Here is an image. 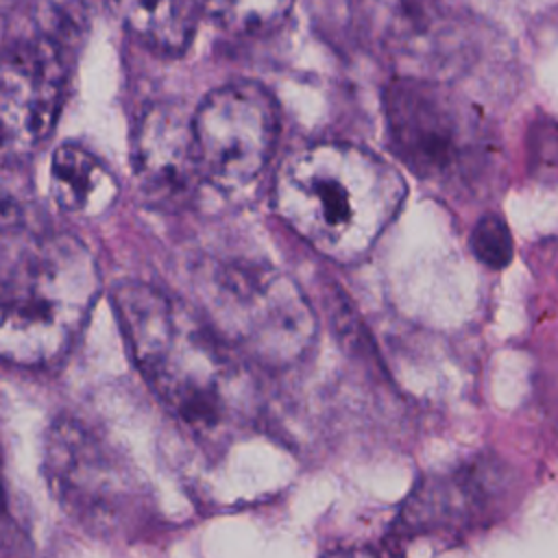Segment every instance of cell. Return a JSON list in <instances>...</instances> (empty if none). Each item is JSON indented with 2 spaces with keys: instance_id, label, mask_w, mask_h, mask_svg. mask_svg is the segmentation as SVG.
<instances>
[{
  "instance_id": "cell-1",
  "label": "cell",
  "mask_w": 558,
  "mask_h": 558,
  "mask_svg": "<svg viewBox=\"0 0 558 558\" xmlns=\"http://www.w3.org/2000/svg\"><path fill=\"white\" fill-rule=\"evenodd\" d=\"M113 307L140 375L179 423L216 438L244 421L246 375L201 314L142 281L118 286Z\"/></svg>"
},
{
  "instance_id": "cell-2",
  "label": "cell",
  "mask_w": 558,
  "mask_h": 558,
  "mask_svg": "<svg viewBox=\"0 0 558 558\" xmlns=\"http://www.w3.org/2000/svg\"><path fill=\"white\" fill-rule=\"evenodd\" d=\"M405 201V181L377 153L336 140L294 150L279 168L272 205L314 251L340 262L362 259Z\"/></svg>"
},
{
  "instance_id": "cell-3",
  "label": "cell",
  "mask_w": 558,
  "mask_h": 558,
  "mask_svg": "<svg viewBox=\"0 0 558 558\" xmlns=\"http://www.w3.org/2000/svg\"><path fill=\"white\" fill-rule=\"evenodd\" d=\"M100 294L89 246L72 233L31 242L0 279V360L48 366L83 331Z\"/></svg>"
},
{
  "instance_id": "cell-4",
  "label": "cell",
  "mask_w": 558,
  "mask_h": 558,
  "mask_svg": "<svg viewBox=\"0 0 558 558\" xmlns=\"http://www.w3.org/2000/svg\"><path fill=\"white\" fill-rule=\"evenodd\" d=\"M390 150L421 181L471 190L495 163V140L480 111L436 78L401 74L384 92Z\"/></svg>"
},
{
  "instance_id": "cell-5",
  "label": "cell",
  "mask_w": 558,
  "mask_h": 558,
  "mask_svg": "<svg viewBox=\"0 0 558 558\" xmlns=\"http://www.w3.org/2000/svg\"><path fill=\"white\" fill-rule=\"evenodd\" d=\"M207 310L214 331L262 366L301 362L316 338V316L301 288L266 264L218 266L207 286Z\"/></svg>"
},
{
  "instance_id": "cell-6",
  "label": "cell",
  "mask_w": 558,
  "mask_h": 558,
  "mask_svg": "<svg viewBox=\"0 0 558 558\" xmlns=\"http://www.w3.org/2000/svg\"><path fill=\"white\" fill-rule=\"evenodd\" d=\"M201 177L218 190H240L262 174L279 135L272 94L255 81L211 89L192 113Z\"/></svg>"
},
{
  "instance_id": "cell-7",
  "label": "cell",
  "mask_w": 558,
  "mask_h": 558,
  "mask_svg": "<svg viewBox=\"0 0 558 558\" xmlns=\"http://www.w3.org/2000/svg\"><path fill=\"white\" fill-rule=\"evenodd\" d=\"M68 65L61 46L35 35L0 52V163L28 159L61 111Z\"/></svg>"
},
{
  "instance_id": "cell-8",
  "label": "cell",
  "mask_w": 558,
  "mask_h": 558,
  "mask_svg": "<svg viewBox=\"0 0 558 558\" xmlns=\"http://www.w3.org/2000/svg\"><path fill=\"white\" fill-rule=\"evenodd\" d=\"M46 473L61 504L85 525L118 527L133 506L135 486L120 460L74 418L50 425Z\"/></svg>"
},
{
  "instance_id": "cell-9",
  "label": "cell",
  "mask_w": 558,
  "mask_h": 558,
  "mask_svg": "<svg viewBox=\"0 0 558 558\" xmlns=\"http://www.w3.org/2000/svg\"><path fill=\"white\" fill-rule=\"evenodd\" d=\"M364 33L390 57L427 68L458 52L462 35L438 0H355Z\"/></svg>"
},
{
  "instance_id": "cell-10",
  "label": "cell",
  "mask_w": 558,
  "mask_h": 558,
  "mask_svg": "<svg viewBox=\"0 0 558 558\" xmlns=\"http://www.w3.org/2000/svg\"><path fill=\"white\" fill-rule=\"evenodd\" d=\"M133 166L140 185L155 201H185L203 181L192 135V113L185 116L177 105L168 102L148 107L133 137Z\"/></svg>"
},
{
  "instance_id": "cell-11",
  "label": "cell",
  "mask_w": 558,
  "mask_h": 558,
  "mask_svg": "<svg viewBox=\"0 0 558 558\" xmlns=\"http://www.w3.org/2000/svg\"><path fill=\"white\" fill-rule=\"evenodd\" d=\"M504 480L497 464L482 460L418 486L401 512L405 532L477 525L499 501Z\"/></svg>"
},
{
  "instance_id": "cell-12",
  "label": "cell",
  "mask_w": 558,
  "mask_h": 558,
  "mask_svg": "<svg viewBox=\"0 0 558 558\" xmlns=\"http://www.w3.org/2000/svg\"><path fill=\"white\" fill-rule=\"evenodd\" d=\"M122 26L159 54H181L196 31V0H111Z\"/></svg>"
},
{
  "instance_id": "cell-13",
  "label": "cell",
  "mask_w": 558,
  "mask_h": 558,
  "mask_svg": "<svg viewBox=\"0 0 558 558\" xmlns=\"http://www.w3.org/2000/svg\"><path fill=\"white\" fill-rule=\"evenodd\" d=\"M52 196L63 211L92 214L113 198V181L102 161L78 144H63L50 161Z\"/></svg>"
},
{
  "instance_id": "cell-14",
  "label": "cell",
  "mask_w": 558,
  "mask_h": 558,
  "mask_svg": "<svg viewBox=\"0 0 558 558\" xmlns=\"http://www.w3.org/2000/svg\"><path fill=\"white\" fill-rule=\"evenodd\" d=\"M201 13L233 35H268L292 13L294 0H196Z\"/></svg>"
},
{
  "instance_id": "cell-15",
  "label": "cell",
  "mask_w": 558,
  "mask_h": 558,
  "mask_svg": "<svg viewBox=\"0 0 558 558\" xmlns=\"http://www.w3.org/2000/svg\"><path fill=\"white\" fill-rule=\"evenodd\" d=\"M527 174L543 185H558V120L536 118L525 133Z\"/></svg>"
},
{
  "instance_id": "cell-16",
  "label": "cell",
  "mask_w": 558,
  "mask_h": 558,
  "mask_svg": "<svg viewBox=\"0 0 558 558\" xmlns=\"http://www.w3.org/2000/svg\"><path fill=\"white\" fill-rule=\"evenodd\" d=\"M473 255L488 268H504L514 255V242L504 218L495 214L482 216L469 238Z\"/></svg>"
},
{
  "instance_id": "cell-17",
  "label": "cell",
  "mask_w": 558,
  "mask_h": 558,
  "mask_svg": "<svg viewBox=\"0 0 558 558\" xmlns=\"http://www.w3.org/2000/svg\"><path fill=\"white\" fill-rule=\"evenodd\" d=\"M28 218V209L24 198L17 194L15 187L0 181V235L2 233H17Z\"/></svg>"
},
{
  "instance_id": "cell-18",
  "label": "cell",
  "mask_w": 558,
  "mask_h": 558,
  "mask_svg": "<svg viewBox=\"0 0 558 558\" xmlns=\"http://www.w3.org/2000/svg\"><path fill=\"white\" fill-rule=\"evenodd\" d=\"M13 538H17V530H15L11 508H9V497H7V488H4V480H2V471H0V545L15 543Z\"/></svg>"
}]
</instances>
